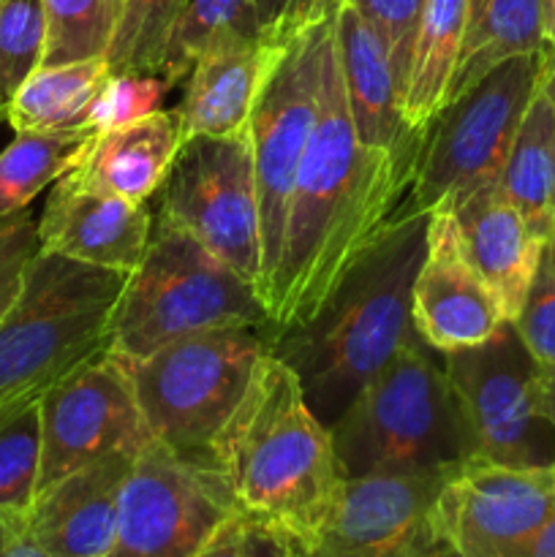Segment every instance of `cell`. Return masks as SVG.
I'll return each mask as SVG.
<instances>
[{"instance_id":"cell-17","label":"cell","mask_w":555,"mask_h":557,"mask_svg":"<svg viewBox=\"0 0 555 557\" xmlns=\"http://www.w3.org/2000/svg\"><path fill=\"white\" fill-rule=\"evenodd\" d=\"M152 226L147 205L90 194L58 180L38 218V250L131 275L145 259Z\"/></svg>"},{"instance_id":"cell-21","label":"cell","mask_w":555,"mask_h":557,"mask_svg":"<svg viewBox=\"0 0 555 557\" xmlns=\"http://www.w3.org/2000/svg\"><path fill=\"white\" fill-rule=\"evenodd\" d=\"M183 141L185 128L177 109H158L150 117L98 134L79 166L63 180L90 194L147 205L169 177Z\"/></svg>"},{"instance_id":"cell-46","label":"cell","mask_w":555,"mask_h":557,"mask_svg":"<svg viewBox=\"0 0 555 557\" xmlns=\"http://www.w3.org/2000/svg\"><path fill=\"white\" fill-rule=\"evenodd\" d=\"M123 3H125V0H112L114 11H118V20H120V11H123Z\"/></svg>"},{"instance_id":"cell-20","label":"cell","mask_w":555,"mask_h":557,"mask_svg":"<svg viewBox=\"0 0 555 557\" xmlns=\"http://www.w3.org/2000/svg\"><path fill=\"white\" fill-rule=\"evenodd\" d=\"M332 38L357 139L397 156H419L424 136L414 134L403 120L395 71L379 36L351 5H343L335 14Z\"/></svg>"},{"instance_id":"cell-44","label":"cell","mask_w":555,"mask_h":557,"mask_svg":"<svg viewBox=\"0 0 555 557\" xmlns=\"http://www.w3.org/2000/svg\"><path fill=\"white\" fill-rule=\"evenodd\" d=\"M539 16H542L544 49L555 58V0H539Z\"/></svg>"},{"instance_id":"cell-13","label":"cell","mask_w":555,"mask_h":557,"mask_svg":"<svg viewBox=\"0 0 555 557\" xmlns=\"http://www.w3.org/2000/svg\"><path fill=\"white\" fill-rule=\"evenodd\" d=\"M125 359L107 351L60 381L41 400L38 495L92 460L150 441Z\"/></svg>"},{"instance_id":"cell-16","label":"cell","mask_w":555,"mask_h":557,"mask_svg":"<svg viewBox=\"0 0 555 557\" xmlns=\"http://www.w3.org/2000/svg\"><path fill=\"white\" fill-rule=\"evenodd\" d=\"M411 321L435 354L482 346L506 324L504 308L462 250L449 207H435L428 215V245L411 288Z\"/></svg>"},{"instance_id":"cell-10","label":"cell","mask_w":555,"mask_h":557,"mask_svg":"<svg viewBox=\"0 0 555 557\" xmlns=\"http://www.w3.org/2000/svg\"><path fill=\"white\" fill-rule=\"evenodd\" d=\"M234 515L232 487L212 457L150 438L120 490L109 557H196Z\"/></svg>"},{"instance_id":"cell-25","label":"cell","mask_w":555,"mask_h":557,"mask_svg":"<svg viewBox=\"0 0 555 557\" xmlns=\"http://www.w3.org/2000/svg\"><path fill=\"white\" fill-rule=\"evenodd\" d=\"M531 52H544L539 0H468L460 63L446 103L498 63Z\"/></svg>"},{"instance_id":"cell-24","label":"cell","mask_w":555,"mask_h":557,"mask_svg":"<svg viewBox=\"0 0 555 557\" xmlns=\"http://www.w3.org/2000/svg\"><path fill=\"white\" fill-rule=\"evenodd\" d=\"M468 0H428L414 41L400 112L414 134L424 136L444 109L462 52Z\"/></svg>"},{"instance_id":"cell-42","label":"cell","mask_w":555,"mask_h":557,"mask_svg":"<svg viewBox=\"0 0 555 557\" xmlns=\"http://www.w3.org/2000/svg\"><path fill=\"white\" fill-rule=\"evenodd\" d=\"M256 3V16H259L261 36H264V44L275 41L278 30H281L283 20L288 14V5L292 0H254Z\"/></svg>"},{"instance_id":"cell-30","label":"cell","mask_w":555,"mask_h":557,"mask_svg":"<svg viewBox=\"0 0 555 557\" xmlns=\"http://www.w3.org/2000/svg\"><path fill=\"white\" fill-rule=\"evenodd\" d=\"M188 0H125L107 52L109 71L161 76L169 41Z\"/></svg>"},{"instance_id":"cell-11","label":"cell","mask_w":555,"mask_h":557,"mask_svg":"<svg viewBox=\"0 0 555 557\" xmlns=\"http://www.w3.org/2000/svg\"><path fill=\"white\" fill-rule=\"evenodd\" d=\"M468 441V460L555 466V430L539 411V364L506 321L488 343L441 354Z\"/></svg>"},{"instance_id":"cell-47","label":"cell","mask_w":555,"mask_h":557,"mask_svg":"<svg viewBox=\"0 0 555 557\" xmlns=\"http://www.w3.org/2000/svg\"><path fill=\"white\" fill-rule=\"evenodd\" d=\"M3 120H5V109L0 107V123H3Z\"/></svg>"},{"instance_id":"cell-23","label":"cell","mask_w":555,"mask_h":557,"mask_svg":"<svg viewBox=\"0 0 555 557\" xmlns=\"http://www.w3.org/2000/svg\"><path fill=\"white\" fill-rule=\"evenodd\" d=\"M501 188L533 237L542 243L555 237V101L547 74L522 114L501 172Z\"/></svg>"},{"instance_id":"cell-3","label":"cell","mask_w":555,"mask_h":557,"mask_svg":"<svg viewBox=\"0 0 555 557\" xmlns=\"http://www.w3.org/2000/svg\"><path fill=\"white\" fill-rule=\"evenodd\" d=\"M428 245V212L403 210L308 324L270 343L299 379L324 428L414 335L411 288Z\"/></svg>"},{"instance_id":"cell-45","label":"cell","mask_w":555,"mask_h":557,"mask_svg":"<svg viewBox=\"0 0 555 557\" xmlns=\"http://www.w3.org/2000/svg\"><path fill=\"white\" fill-rule=\"evenodd\" d=\"M547 90L555 101V58L553 54H550V69H547Z\"/></svg>"},{"instance_id":"cell-22","label":"cell","mask_w":555,"mask_h":557,"mask_svg":"<svg viewBox=\"0 0 555 557\" xmlns=\"http://www.w3.org/2000/svg\"><path fill=\"white\" fill-rule=\"evenodd\" d=\"M270 44L223 49L201 54L188 71L183 101L185 139L194 136H234L248 131L250 109L264 76Z\"/></svg>"},{"instance_id":"cell-41","label":"cell","mask_w":555,"mask_h":557,"mask_svg":"<svg viewBox=\"0 0 555 557\" xmlns=\"http://www.w3.org/2000/svg\"><path fill=\"white\" fill-rule=\"evenodd\" d=\"M501 557H555V511L533 536H528L526 542H520Z\"/></svg>"},{"instance_id":"cell-28","label":"cell","mask_w":555,"mask_h":557,"mask_svg":"<svg viewBox=\"0 0 555 557\" xmlns=\"http://www.w3.org/2000/svg\"><path fill=\"white\" fill-rule=\"evenodd\" d=\"M250 44H264L254 0H188L169 41L161 76L174 87L201 54Z\"/></svg>"},{"instance_id":"cell-34","label":"cell","mask_w":555,"mask_h":557,"mask_svg":"<svg viewBox=\"0 0 555 557\" xmlns=\"http://www.w3.org/2000/svg\"><path fill=\"white\" fill-rule=\"evenodd\" d=\"M509 324L539 368L555 364V237L544 243L526 299Z\"/></svg>"},{"instance_id":"cell-6","label":"cell","mask_w":555,"mask_h":557,"mask_svg":"<svg viewBox=\"0 0 555 557\" xmlns=\"http://www.w3.org/2000/svg\"><path fill=\"white\" fill-rule=\"evenodd\" d=\"M226 326H267L254 283L188 232L156 221L145 259L128 275L114 308L109 351L141 362L169 343Z\"/></svg>"},{"instance_id":"cell-40","label":"cell","mask_w":555,"mask_h":557,"mask_svg":"<svg viewBox=\"0 0 555 557\" xmlns=\"http://www.w3.org/2000/svg\"><path fill=\"white\" fill-rule=\"evenodd\" d=\"M245 557H299L294 544L281 533L267 531L261 525L248 522V539H245Z\"/></svg>"},{"instance_id":"cell-5","label":"cell","mask_w":555,"mask_h":557,"mask_svg":"<svg viewBox=\"0 0 555 557\" xmlns=\"http://www.w3.org/2000/svg\"><path fill=\"white\" fill-rule=\"evenodd\" d=\"M343 479L452 471L468 460L466 428L444 362L414 332L332 424Z\"/></svg>"},{"instance_id":"cell-8","label":"cell","mask_w":555,"mask_h":557,"mask_svg":"<svg viewBox=\"0 0 555 557\" xmlns=\"http://www.w3.org/2000/svg\"><path fill=\"white\" fill-rule=\"evenodd\" d=\"M550 52L515 54L477 85L452 98L424 131L406 207L433 212L449 207L504 172L517 128L547 74Z\"/></svg>"},{"instance_id":"cell-35","label":"cell","mask_w":555,"mask_h":557,"mask_svg":"<svg viewBox=\"0 0 555 557\" xmlns=\"http://www.w3.org/2000/svg\"><path fill=\"white\" fill-rule=\"evenodd\" d=\"M359 16L379 36L381 47L390 54L392 71H395L397 90L406 87L408 65H411L414 41H417L419 22H422L428 0H346Z\"/></svg>"},{"instance_id":"cell-27","label":"cell","mask_w":555,"mask_h":557,"mask_svg":"<svg viewBox=\"0 0 555 557\" xmlns=\"http://www.w3.org/2000/svg\"><path fill=\"white\" fill-rule=\"evenodd\" d=\"M96 136L92 128L20 131L0 152V221L27 210L44 188L74 172Z\"/></svg>"},{"instance_id":"cell-7","label":"cell","mask_w":555,"mask_h":557,"mask_svg":"<svg viewBox=\"0 0 555 557\" xmlns=\"http://www.w3.org/2000/svg\"><path fill=\"white\" fill-rule=\"evenodd\" d=\"M267 351L270 343L261 330L226 326L183 337L141 362H128L152 438L177 451L210 457Z\"/></svg>"},{"instance_id":"cell-31","label":"cell","mask_w":555,"mask_h":557,"mask_svg":"<svg viewBox=\"0 0 555 557\" xmlns=\"http://www.w3.org/2000/svg\"><path fill=\"white\" fill-rule=\"evenodd\" d=\"M41 473V403L0 424V517H27Z\"/></svg>"},{"instance_id":"cell-33","label":"cell","mask_w":555,"mask_h":557,"mask_svg":"<svg viewBox=\"0 0 555 557\" xmlns=\"http://www.w3.org/2000/svg\"><path fill=\"white\" fill-rule=\"evenodd\" d=\"M172 90L169 82L158 74H139V71H109L92 101L87 125L96 134L120 128V125L136 123L150 117L163 103V96Z\"/></svg>"},{"instance_id":"cell-38","label":"cell","mask_w":555,"mask_h":557,"mask_svg":"<svg viewBox=\"0 0 555 557\" xmlns=\"http://www.w3.org/2000/svg\"><path fill=\"white\" fill-rule=\"evenodd\" d=\"M0 557H52L30 536L25 517H0Z\"/></svg>"},{"instance_id":"cell-9","label":"cell","mask_w":555,"mask_h":557,"mask_svg":"<svg viewBox=\"0 0 555 557\" xmlns=\"http://www.w3.org/2000/svg\"><path fill=\"white\" fill-rule=\"evenodd\" d=\"M332 25L335 20L316 22L283 41L270 44L264 76L250 109L248 139L254 152L261 259H264L259 297H264V288L281 256L294 180L319 112L321 65L330 47Z\"/></svg>"},{"instance_id":"cell-26","label":"cell","mask_w":555,"mask_h":557,"mask_svg":"<svg viewBox=\"0 0 555 557\" xmlns=\"http://www.w3.org/2000/svg\"><path fill=\"white\" fill-rule=\"evenodd\" d=\"M109 76L107 58L69 65H41L16 90L5 123L20 131L90 128L87 114Z\"/></svg>"},{"instance_id":"cell-32","label":"cell","mask_w":555,"mask_h":557,"mask_svg":"<svg viewBox=\"0 0 555 557\" xmlns=\"http://www.w3.org/2000/svg\"><path fill=\"white\" fill-rule=\"evenodd\" d=\"M47 47L44 0H0V107L41 69Z\"/></svg>"},{"instance_id":"cell-43","label":"cell","mask_w":555,"mask_h":557,"mask_svg":"<svg viewBox=\"0 0 555 557\" xmlns=\"http://www.w3.org/2000/svg\"><path fill=\"white\" fill-rule=\"evenodd\" d=\"M536 392H539V411H542V417L547 419L550 428L555 430V364H550V368H539Z\"/></svg>"},{"instance_id":"cell-18","label":"cell","mask_w":555,"mask_h":557,"mask_svg":"<svg viewBox=\"0 0 555 557\" xmlns=\"http://www.w3.org/2000/svg\"><path fill=\"white\" fill-rule=\"evenodd\" d=\"M134 457L114 451L44 490L25 517L38 547L52 557H109L118 539L120 490Z\"/></svg>"},{"instance_id":"cell-48","label":"cell","mask_w":555,"mask_h":557,"mask_svg":"<svg viewBox=\"0 0 555 557\" xmlns=\"http://www.w3.org/2000/svg\"><path fill=\"white\" fill-rule=\"evenodd\" d=\"M417 557H424V555H417Z\"/></svg>"},{"instance_id":"cell-19","label":"cell","mask_w":555,"mask_h":557,"mask_svg":"<svg viewBox=\"0 0 555 557\" xmlns=\"http://www.w3.org/2000/svg\"><path fill=\"white\" fill-rule=\"evenodd\" d=\"M449 210L468 261L495 294L506 321H511L526 299L544 243L533 237L501 180L479 185Z\"/></svg>"},{"instance_id":"cell-15","label":"cell","mask_w":555,"mask_h":557,"mask_svg":"<svg viewBox=\"0 0 555 557\" xmlns=\"http://www.w3.org/2000/svg\"><path fill=\"white\" fill-rule=\"evenodd\" d=\"M449 471L368 473L341 482L319 533L299 557H444L435 500Z\"/></svg>"},{"instance_id":"cell-36","label":"cell","mask_w":555,"mask_h":557,"mask_svg":"<svg viewBox=\"0 0 555 557\" xmlns=\"http://www.w3.org/2000/svg\"><path fill=\"white\" fill-rule=\"evenodd\" d=\"M38 253V221L27 210L0 221V321L14 308Z\"/></svg>"},{"instance_id":"cell-12","label":"cell","mask_w":555,"mask_h":557,"mask_svg":"<svg viewBox=\"0 0 555 557\" xmlns=\"http://www.w3.org/2000/svg\"><path fill=\"white\" fill-rule=\"evenodd\" d=\"M158 196V221L188 232L261 292L264 259L248 131L185 139Z\"/></svg>"},{"instance_id":"cell-29","label":"cell","mask_w":555,"mask_h":557,"mask_svg":"<svg viewBox=\"0 0 555 557\" xmlns=\"http://www.w3.org/2000/svg\"><path fill=\"white\" fill-rule=\"evenodd\" d=\"M47 47L41 65L107 58L118 30L112 0H44Z\"/></svg>"},{"instance_id":"cell-39","label":"cell","mask_w":555,"mask_h":557,"mask_svg":"<svg viewBox=\"0 0 555 557\" xmlns=\"http://www.w3.org/2000/svg\"><path fill=\"white\" fill-rule=\"evenodd\" d=\"M245 539H248V520L237 511L196 557H245Z\"/></svg>"},{"instance_id":"cell-37","label":"cell","mask_w":555,"mask_h":557,"mask_svg":"<svg viewBox=\"0 0 555 557\" xmlns=\"http://www.w3.org/2000/svg\"><path fill=\"white\" fill-rule=\"evenodd\" d=\"M343 5H346V0H292L286 20H283L281 30H278L275 41L272 44L283 41V38L316 25V22L335 20V14L343 9Z\"/></svg>"},{"instance_id":"cell-1","label":"cell","mask_w":555,"mask_h":557,"mask_svg":"<svg viewBox=\"0 0 555 557\" xmlns=\"http://www.w3.org/2000/svg\"><path fill=\"white\" fill-rule=\"evenodd\" d=\"M417 163L419 156H397L357 139L330 38L313 134L294 180L281 256L261 297L267 343L316 319L348 272L390 232L406 210Z\"/></svg>"},{"instance_id":"cell-4","label":"cell","mask_w":555,"mask_h":557,"mask_svg":"<svg viewBox=\"0 0 555 557\" xmlns=\"http://www.w3.org/2000/svg\"><path fill=\"white\" fill-rule=\"evenodd\" d=\"M125 281L128 272L38 250L22 294L0 321V424L112 348Z\"/></svg>"},{"instance_id":"cell-14","label":"cell","mask_w":555,"mask_h":557,"mask_svg":"<svg viewBox=\"0 0 555 557\" xmlns=\"http://www.w3.org/2000/svg\"><path fill=\"white\" fill-rule=\"evenodd\" d=\"M555 511V466L511 468L462 460L435 500V539L444 557H501Z\"/></svg>"},{"instance_id":"cell-2","label":"cell","mask_w":555,"mask_h":557,"mask_svg":"<svg viewBox=\"0 0 555 557\" xmlns=\"http://www.w3.org/2000/svg\"><path fill=\"white\" fill-rule=\"evenodd\" d=\"M237 511L305 549L341 490L330 428L319 422L286 362L267 351L243 403L210 449Z\"/></svg>"}]
</instances>
